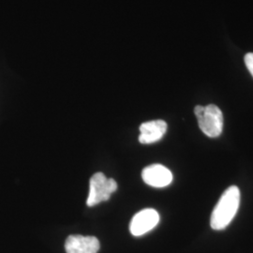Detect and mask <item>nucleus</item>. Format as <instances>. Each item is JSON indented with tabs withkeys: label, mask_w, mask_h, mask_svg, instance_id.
I'll list each match as a JSON object with an SVG mask.
<instances>
[{
	"label": "nucleus",
	"mask_w": 253,
	"mask_h": 253,
	"mask_svg": "<svg viewBox=\"0 0 253 253\" xmlns=\"http://www.w3.org/2000/svg\"><path fill=\"white\" fill-rule=\"evenodd\" d=\"M240 205V190L236 186L229 187L214 208L210 225L217 231L225 229L234 219Z\"/></svg>",
	"instance_id": "nucleus-1"
},
{
	"label": "nucleus",
	"mask_w": 253,
	"mask_h": 253,
	"mask_svg": "<svg viewBox=\"0 0 253 253\" xmlns=\"http://www.w3.org/2000/svg\"><path fill=\"white\" fill-rule=\"evenodd\" d=\"M201 130L211 138L218 137L223 129V115L220 109L214 104L208 106L198 105L194 109Z\"/></svg>",
	"instance_id": "nucleus-2"
},
{
	"label": "nucleus",
	"mask_w": 253,
	"mask_h": 253,
	"mask_svg": "<svg viewBox=\"0 0 253 253\" xmlns=\"http://www.w3.org/2000/svg\"><path fill=\"white\" fill-rule=\"evenodd\" d=\"M118 190V183L113 178H107L102 172L95 173L90 179L89 194L86 201L88 207H94L101 202L108 201Z\"/></svg>",
	"instance_id": "nucleus-3"
},
{
	"label": "nucleus",
	"mask_w": 253,
	"mask_h": 253,
	"mask_svg": "<svg viewBox=\"0 0 253 253\" xmlns=\"http://www.w3.org/2000/svg\"><path fill=\"white\" fill-rule=\"evenodd\" d=\"M159 221L160 215L155 209H144L132 217L129 224V231L134 236H141L153 230Z\"/></svg>",
	"instance_id": "nucleus-4"
},
{
	"label": "nucleus",
	"mask_w": 253,
	"mask_h": 253,
	"mask_svg": "<svg viewBox=\"0 0 253 253\" xmlns=\"http://www.w3.org/2000/svg\"><path fill=\"white\" fill-rule=\"evenodd\" d=\"M142 177L145 184L154 188L167 187L172 181L171 171L161 164H152L145 167L142 172Z\"/></svg>",
	"instance_id": "nucleus-5"
},
{
	"label": "nucleus",
	"mask_w": 253,
	"mask_h": 253,
	"mask_svg": "<svg viewBox=\"0 0 253 253\" xmlns=\"http://www.w3.org/2000/svg\"><path fill=\"white\" fill-rule=\"evenodd\" d=\"M67 253H97L100 250V242L95 236L71 235L65 243Z\"/></svg>",
	"instance_id": "nucleus-6"
},
{
	"label": "nucleus",
	"mask_w": 253,
	"mask_h": 253,
	"mask_svg": "<svg viewBox=\"0 0 253 253\" xmlns=\"http://www.w3.org/2000/svg\"><path fill=\"white\" fill-rule=\"evenodd\" d=\"M167 130V124L163 120H153L143 123L140 126L139 142L144 145L153 144L160 141Z\"/></svg>",
	"instance_id": "nucleus-7"
},
{
	"label": "nucleus",
	"mask_w": 253,
	"mask_h": 253,
	"mask_svg": "<svg viewBox=\"0 0 253 253\" xmlns=\"http://www.w3.org/2000/svg\"><path fill=\"white\" fill-rule=\"evenodd\" d=\"M245 64L249 70V72L253 77V53H249L245 56Z\"/></svg>",
	"instance_id": "nucleus-8"
}]
</instances>
